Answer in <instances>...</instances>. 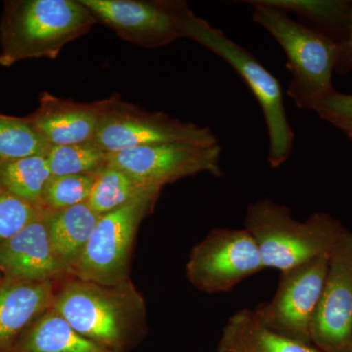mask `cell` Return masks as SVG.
Returning a JSON list of instances; mask_svg holds the SVG:
<instances>
[{"instance_id":"6da1fadb","label":"cell","mask_w":352,"mask_h":352,"mask_svg":"<svg viewBox=\"0 0 352 352\" xmlns=\"http://www.w3.org/2000/svg\"><path fill=\"white\" fill-rule=\"evenodd\" d=\"M52 308L76 332L112 352L131 351L148 333L144 298L132 282L108 286L66 277Z\"/></svg>"},{"instance_id":"7a4b0ae2","label":"cell","mask_w":352,"mask_h":352,"mask_svg":"<svg viewBox=\"0 0 352 352\" xmlns=\"http://www.w3.org/2000/svg\"><path fill=\"white\" fill-rule=\"evenodd\" d=\"M97 23L82 0H9L0 21V66L55 59Z\"/></svg>"},{"instance_id":"3957f363","label":"cell","mask_w":352,"mask_h":352,"mask_svg":"<svg viewBox=\"0 0 352 352\" xmlns=\"http://www.w3.org/2000/svg\"><path fill=\"white\" fill-rule=\"evenodd\" d=\"M252 8V20L270 32L287 56L292 78L287 94L296 107L314 111L335 91L332 76L337 63L338 43L266 0L245 1Z\"/></svg>"},{"instance_id":"277c9868","label":"cell","mask_w":352,"mask_h":352,"mask_svg":"<svg viewBox=\"0 0 352 352\" xmlns=\"http://www.w3.org/2000/svg\"><path fill=\"white\" fill-rule=\"evenodd\" d=\"M245 228L258 245L265 268L291 270L320 256H330L344 229L329 215L294 219L291 210L270 199L249 206Z\"/></svg>"},{"instance_id":"5b68a950","label":"cell","mask_w":352,"mask_h":352,"mask_svg":"<svg viewBox=\"0 0 352 352\" xmlns=\"http://www.w3.org/2000/svg\"><path fill=\"white\" fill-rule=\"evenodd\" d=\"M183 34L184 38L196 41L224 60L244 80L263 110L270 138L268 163L273 168L286 163L293 153L295 133L287 117L283 90L276 76L251 51L236 43L221 30L212 27L192 10L185 17Z\"/></svg>"},{"instance_id":"8992f818","label":"cell","mask_w":352,"mask_h":352,"mask_svg":"<svg viewBox=\"0 0 352 352\" xmlns=\"http://www.w3.org/2000/svg\"><path fill=\"white\" fill-rule=\"evenodd\" d=\"M161 191L157 187L146 189L122 207L101 215L69 277L108 286L131 283L136 235L143 220L154 210Z\"/></svg>"},{"instance_id":"52a82bcc","label":"cell","mask_w":352,"mask_h":352,"mask_svg":"<svg viewBox=\"0 0 352 352\" xmlns=\"http://www.w3.org/2000/svg\"><path fill=\"white\" fill-rule=\"evenodd\" d=\"M92 141L109 154L160 143H219L208 126L182 122L164 113L148 112L122 100L117 94L105 99Z\"/></svg>"},{"instance_id":"ba28073f","label":"cell","mask_w":352,"mask_h":352,"mask_svg":"<svg viewBox=\"0 0 352 352\" xmlns=\"http://www.w3.org/2000/svg\"><path fill=\"white\" fill-rule=\"evenodd\" d=\"M264 268L258 245L247 229L217 228L192 250L186 275L201 292L226 293Z\"/></svg>"},{"instance_id":"9c48e42d","label":"cell","mask_w":352,"mask_h":352,"mask_svg":"<svg viewBox=\"0 0 352 352\" xmlns=\"http://www.w3.org/2000/svg\"><path fill=\"white\" fill-rule=\"evenodd\" d=\"M329 258L320 256L282 271L272 300L254 310L258 320L275 332L312 344V324L323 293Z\"/></svg>"},{"instance_id":"30bf717a","label":"cell","mask_w":352,"mask_h":352,"mask_svg":"<svg viewBox=\"0 0 352 352\" xmlns=\"http://www.w3.org/2000/svg\"><path fill=\"white\" fill-rule=\"evenodd\" d=\"M98 23L120 38L144 48H159L184 38L183 24L191 11L179 0H82Z\"/></svg>"},{"instance_id":"8fae6325","label":"cell","mask_w":352,"mask_h":352,"mask_svg":"<svg viewBox=\"0 0 352 352\" xmlns=\"http://www.w3.org/2000/svg\"><path fill=\"white\" fill-rule=\"evenodd\" d=\"M221 152L219 143H160L110 154L109 164L124 170L143 186L163 189L199 173L221 175Z\"/></svg>"},{"instance_id":"7c38bea8","label":"cell","mask_w":352,"mask_h":352,"mask_svg":"<svg viewBox=\"0 0 352 352\" xmlns=\"http://www.w3.org/2000/svg\"><path fill=\"white\" fill-rule=\"evenodd\" d=\"M352 335V234L336 243L311 328V342L322 352H344Z\"/></svg>"},{"instance_id":"4fadbf2b","label":"cell","mask_w":352,"mask_h":352,"mask_svg":"<svg viewBox=\"0 0 352 352\" xmlns=\"http://www.w3.org/2000/svg\"><path fill=\"white\" fill-rule=\"evenodd\" d=\"M0 270L9 279L59 281L68 277L51 245L46 212L0 243Z\"/></svg>"},{"instance_id":"5bb4252c","label":"cell","mask_w":352,"mask_h":352,"mask_svg":"<svg viewBox=\"0 0 352 352\" xmlns=\"http://www.w3.org/2000/svg\"><path fill=\"white\" fill-rule=\"evenodd\" d=\"M105 99L78 103L43 92L38 107L27 119L50 146L80 144L94 140Z\"/></svg>"},{"instance_id":"9a60e30c","label":"cell","mask_w":352,"mask_h":352,"mask_svg":"<svg viewBox=\"0 0 352 352\" xmlns=\"http://www.w3.org/2000/svg\"><path fill=\"white\" fill-rule=\"evenodd\" d=\"M60 281L6 278L0 283V352L10 351L21 336L52 308Z\"/></svg>"},{"instance_id":"2e32d148","label":"cell","mask_w":352,"mask_h":352,"mask_svg":"<svg viewBox=\"0 0 352 352\" xmlns=\"http://www.w3.org/2000/svg\"><path fill=\"white\" fill-rule=\"evenodd\" d=\"M217 352H322L314 344L291 339L266 327L254 310L241 309L228 319Z\"/></svg>"},{"instance_id":"e0dca14e","label":"cell","mask_w":352,"mask_h":352,"mask_svg":"<svg viewBox=\"0 0 352 352\" xmlns=\"http://www.w3.org/2000/svg\"><path fill=\"white\" fill-rule=\"evenodd\" d=\"M45 212L53 251L69 277L100 215L88 207L87 203L58 212Z\"/></svg>"},{"instance_id":"ac0fdd59","label":"cell","mask_w":352,"mask_h":352,"mask_svg":"<svg viewBox=\"0 0 352 352\" xmlns=\"http://www.w3.org/2000/svg\"><path fill=\"white\" fill-rule=\"evenodd\" d=\"M8 352H112L83 337L53 308L41 315Z\"/></svg>"},{"instance_id":"d6986e66","label":"cell","mask_w":352,"mask_h":352,"mask_svg":"<svg viewBox=\"0 0 352 352\" xmlns=\"http://www.w3.org/2000/svg\"><path fill=\"white\" fill-rule=\"evenodd\" d=\"M294 14L303 25L340 43L349 29L352 2L342 0H266Z\"/></svg>"},{"instance_id":"ffe728a7","label":"cell","mask_w":352,"mask_h":352,"mask_svg":"<svg viewBox=\"0 0 352 352\" xmlns=\"http://www.w3.org/2000/svg\"><path fill=\"white\" fill-rule=\"evenodd\" d=\"M50 177L45 156L0 162V186L13 196L39 208L44 188Z\"/></svg>"},{"instance_id":"44dd1931","label":"cell","mask_w":352,"mask_h":352,"mask_svg":"<svg viewBox=\"0 0 352 352\" xmlns=\"http://www.w3.org/2000/svg\"><path fill=\"white\" fill-rule=\"evenodd\" d=\"M148 188L151 187L139 184L124 170L108 164L96 173L87 204L101 217L122 207Z\"/></svg>"},{"instance_id":"7402d4cb","label":"cell","mask_w":352,"mask_h":352,"mask_svg":"<svg viewBox=\"0 0 352 352\" xmlns=\"http://www.w3.org/2000/svg\"><path fill=\"white\" fill-rule=\"evenodd\" d=\"M110 154L94 141L80 144L50 146L46 161L51 175L96 173L109 164Z\"/></svg>"},{"instance_id":"603a6c76","label":"cell","mask_w":352,"mask_h":352,"mask_svg":"<svg viewBox=\"0 0 352 352\" xmlns=\"http://www.w3.org/2000/svg\"><path fill=\"white\" fill-rule=\"evenodd\" d=\"M50 148L27 118L0 113V162L46 156Z\"/></svg>"},{"instance_id":"cb8c5ba5","label":"cell","mask_w":352,"mask_h":352,"mask_svg":"<svg viewBox=\"0 0 352 352\" xmlns=\"http://www.w3.org/2000/svg\"><path fill=\"white\" fill-rule=\"evenodd\" d=\"M96 173L51 175L41 197V210L48 212H58L87 203Z\"/></svg>"},{"instance_id":"d4e9b609","label":"cell","mask_w":352,"mask_h":352,"mask_svg":"<svg viewBox=\"0 0 352 352\" xmlns=\"http://www.w3.org/2000/svg\"><path fill=\"white\" fill-rule=\"evenodd\" d=\"M43 214L41 208L21 200L0 186V243L12 237Z\"/></svg>"},{"instance_id":"484cf974","label":"cell","mask_w":352,"mask_h":352,"mask_svg":"<svg viewBox=\"0 0 352 352\" xmlns=\"http://www.w3.org/2000/svg\"><path fill=\"white\" fill-rule=\"evenodd\" d=\"M315 112L319 116L333 115L352 118V94L333 91L316 106Z\"/></svg>"},{"instance_id":"4316f807","label":"cell","mask_w":352,"mask_h":352,"mask_svg":"<svg viewBox=\"0 0 352 352\" xmlns=\"http://www.w3.org/2000/svg\"><path fill=\"white\" fill-rule=\"evenodd\" d=\"M335 71L340 74H346L352 71V9L346 36L340 43H338V56Z\"/></svg>"},{"instance_id":"83f0119b","label":"cell","mask_w":352,"mask_h":352,"mask_svg":"<svg viewBox=\"0 0 352 352\" xmlns=\"http://www.w3.org/2000/svg\"><path fill=\"white\" fill-rule=\"evenodd\" d=\"M322 119L327 120L333 126L338 127L340 131L352 139V118L339 117V116L323 115L320 116Z\"/></svg>"},{"instance_id":"f1b7e54d","label":"cell","mask_w":352,"mask_h":352,"mask_svg":"<svg viewBox=\"0 0 352 352\" xmlns=\"http://www.w3.org/2000/svg\"><path fill=\"white\" fill-rule=\"evenodd\" d=\"M344 352H352V335L351 342H349V346H347L346 351Z\"/></svg>"},{"instance_id":"f546056e","label":"cell","mask_w":352,"mask_h":352,"mask_svg":"<svg viewBox=\"0 0 352 352\" xmlns=\"http://www.w3.org/2000/svg\"><path fill=\"white\" fill-rule=\"evenodd\" d=\"M0 283H1V282H0Z\"/></svg>"}]
</instances>
